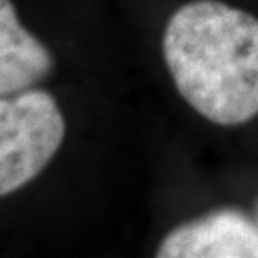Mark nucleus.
<instances>
[{"label":"nucleus","instance_id":"obj_5","mask_svg":"<svg viewBox=\"0 0 258 258\" xmlns=\"http://www.w3.org/2000/svg\"><path fill=\"white\" fill-rule=\"evenodd\" d=\"M256 220H258V206H256Z\"/></svg>","mask_w":258,"mask_h":258},{"label":"nucleus","instance_id":"obj_1","mask_svg":"<svg viewBox=\"0 0 258 258\" xmlns=\"http://www.w3.org/2000/svg\"><path fill=\"white\" fill-rule=\"evenodd\" d=\"M163 54L183 99L205 119L236 126L258 114V19L218 0L171 15Z\"/></svg>","mask_w":258,"mask_h":258},{"label":"nucleus","instance_id":"obj_4","mask_svg":"<svg viewBox=\"0 0 258 258\" xmlns=\"http://www.w3.org/2000/svg\"><path fill=\"white\" fill-rule=\"evenodd\" d=\"M52 55L25 27L10 0H0V94L30 89L52 71Z\"/></svg>","mask_w":258,"mask_h":258},{"label":"nucleus","instance_id":"obj_2","mask_svg":"<svg viewBox=\"0 0 258 258\" xmlns=\"http://www.w3.org/2000/svg\"><path fill=\"white\" fill-rule=\"evenodd\" d=\"M66 122L49 92L27 89L0 101V195L25 186L50 163Z\"/></svg>","mask_w":258,"mask_h":258},{"label":"nucleus","instance_id":"obj_3","mask_svg":"<svg viewBox=\"0 0 258 258\" xmlns=\"http://www.w3.org/2000/svg\"><path fill=\"white\" fill-rule=\"evenodd\" d=\"M156 256L258 258V220L235 208L215 210L169 231Z\"/></svg>","mask_w":258,"mask_h":258}]
</instances>
